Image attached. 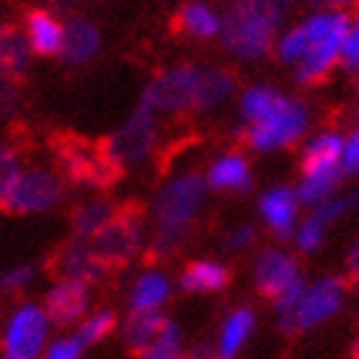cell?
I'll return each instance as SVG.
<instances>
[{"label": "cell", "mask_w": 359, "mask_h": 359, "mask_svg": "<svg viewBox=\"0 0 359 359\" xmlns=\"http://www.w3.org/2000/svg\"><path fill=\"white\" fill-rule=\"evenodd\" d=\"M287 8L275 0H229L221 13V44L236 60H262L275 49Z\"/></svg>", "instance_id": "cell-1"}, {"label": "cell", "mask_w": 359, "mask_h": 359, "mask_svg": "<svg viewBox=\"0 0 359 359\" xmlns=\"http://www.w3.org/2000/svg\"><path fill=\"white\" fill-rule=\"evenodd\" d=\"M300 26L308 36V52L295 65V77L300 85H316L341 62L352 15L341 11H313Z\"/></svg>", "instance_id": "cell-2"}, {"label": "cell", "mask_w": 359, "mask_h": 359, "mask_svg": "<svg viewBox=\"0 0 359 359\" xmlns=\"http://www.w3.org/2000/svg\"><path fill=\"white\" fill-rule=\"evenodd\" d=\"M308 126V111L306 105L298 103L295 97L277 95L262 118L249 123L247 128V144L257 151H272L290 147L303 136Z\"/></svg>", "instance_id": "cell-3"}, {"label": "cell", "mask_w": 359, "mask_h": 359, "mask_svg": "<svg viewBox=\"0 0 359 359\" xmlns=\"http://www.w3.org/2000/svg\"><path fill=\"white\" fill-rule=\"evenodd\" d=\"M100 147H103L108 162L118 172L144 162L157 147V113L139 103L134 116Z\"/></svg>", "instance_id": "cell-4"}, {"label": "cell", "mask_w": 359, "mask_h": 359, "mask_svg": "<svg viewBox=\"0 0 359 359\" xmlns=\"http://www.w3.org/2000/svg\"><path fill=\"white\" fill-rule=\"evenodd\" d=\"M205 185L208 182L201 175L190 172L180 175L170 185L162 187V193L157 195V205H154L159 229L187 236V229L193 226L205 201Z\"/></svg>", "instance_id": "cell-5"}, {"label": "cell", "mask_w": 359, "mask_h": 359, "mask_svg": "<svg viewBox=\"0 0 359 359\" xmlns=\"http://www.w3.org/2000/svg\"><path fill=\"white\" fill-rule=\"evenodd\" d=\"M144 239V213L139 205L116 208L113 218L97 236H93V252L100 257L105 267L126 264L134 259Z\"/></svg>", "instance_id": "cell-6"}, {"label": "cell", "mask_w": 359, "mask_h": 359, "mask_svg": "<svg viewBox=\"0 0 359 359\" xmlns=\"http://www.w3.org/2000/svg\"><path fill=\"white\" fill-rule=\"evenodd\" d=\"M201 72L203 67H195V65H180V67L159 72L144 90L142 105L151 108L154 113H170V116L195 111Z\"/></svg>", "instance_id": "cell-7"}, {"label": "cell", "mask_w": 359, "mask_h": 359, "mask_svg": "<svg viewBox=\"0 0 359 359\" xmlns=\"http://www.w3.org/2000/svg\"><path fill=\"white\" fill-rule=\"evenodd\" d=\"M62 182L46 170H18L0 193V208L8 213H39L57 205Z\"/></svg>", "instance_id": "cell-8"}, {"label": "cell", "mask_w": 359, "mask_h": 359, "mask_svg": "<svg viewBox=\"0 0 359 359\" xmlns=\"http://www.w3.org/2000/svg\"><path fill=\"white\" fill-rule=\"evenodd\" d=\"M346 298V280L344 277H323L316 285L306 287L298 308L290 318L287 331L298 329H313L318 323L329 321L331 316H337L344 306Z\"/></svg>", "instance_id": "cell-9"}, {"label": "cell", "mask_w": 359, "mask_h": 359, "mask_svg": "<svg viewBox=\"0 0 359 359\" xmlns=\"http://www.w3.org/2000/svg\"><path fill=\"white\" fill-rule=\"evenodd\" d=\"M49 316L39 306H21L11 316V321L3 334V346L8 357L15 359H34L46 344L49 334Z\"/></svg>", "instance_id": "cell-10"}, {"label": "cell", "mask_w": 359, "mask_h": 359, "mask_svg": "<svg viewBox=\"0 0 359 359\" xmlns=\"http://www.w3.org/2000/svg\"><path fill=\"white\" fill-rule=\"evenodd\" d=\"M62 167L75 182H93V185H108L118 170L108 162L103 147H88L80 142L62 144L60 149Z\"/></svg>", "instance_id": "cell-11"}, {"label": "cell", "mask_w": 359, "mask_h": 359, "mask_svg": "<svg viewBox=\"0 0 359 359\" xmlns=\"http://www.w3.org/2000/svg\"><path fill=\"white\" fill-rule=\"evenodd\" d=\"M90 306V285L80 280H67L62 277L46 295V316L57 326H69L75 321H83Z\"/></svg>", "instance_id": "cell-12"}, {"label": "cell", "mask_w": 359, "mask_h": 359, "mask_svg": "<svg viewBox=\"0 0 359 359\" xmlns=\"http://www.w3.org/2000/svg\"><path fill=\"white\" fill-rule=\"evenodd\" d=\"M255 275H257L259 290H262L264 295H269L272 300H275L287 285H292L298 277H303L298 269V262H295L287 252H280V249H267V252L259 257Z\"/></svg>", "instance_id": "cell-13"}, {"label": "cell", "mask_w": 359, "mask_h": 359, "mask_svg": "<svg viewBox=\"0 0 359 359\" xmlns=\"http://www.w3.org/2000/svg\"><path fill=\"white\" fill-rule=\"evenodd\" d=\"M31 52L39 57H60L65 46V23L52 13V11H31L26 15V29Z\"/></svg>", "instance_id": "cell-14"}, {"label": "cell", "mask_w": 359, "mask_h": 359, "mask_svg": "<svg viewBox=\"0 0 359 359\" xmlns=\"http://www.w3.org/2000/svg\"><path fill=\"white\" fill-rule=\"evenodd\" d=\"M100 49V31L90 18L72 15L65 23V46H62V60L67 65H85Z\"/></svg>", "instance_id": "cell-15"}, {"label": "cell", "mask_w": 359, "mask_h": 359, "mask_svg": "<svg viewBox=\"0 0 359 359\" xmlns=\"http://www.w3.org/2000/svg\"><path fill=\"white\" fill-rule=\"evenodd\" d=\"M298 193H292L287 187H275L262 195L259 210H262L264 221L280 239H287L295 231V221H298Z\"/></svg>", "instance_id": "cell-16"}, {"label": "cell", "mask_w": 359, "mask_h": 359, "mask_svg": "<svg viewBox=\"0 0 359 359\" xmlns=\"http://www.w3.org/2000/svg\"><path fill=\"white\" fill-rule=\"evenodd\" d=\"M344 136L337 131H323L303 151V175L316 172H344L341 170Z\"/></svg>", "instance_id": "cell-17"}, {"label": "cell", "mask_w": 359, "mask_h": 359, "mask_svg": "<svg viewBox=\"0 0 359 359\" xmlns=\"http://www.w3.org/2000/svg\"><path fill=\"white\" fill-rule=\"evenodd\" d=\"M177 29L182 34L201 41L218 39L221 34V13L210 6L208 0H187L177 13Z\"/></svg>", "instance_id": "cell-18"}, {"label": "cell", "mask_w": 359, "mask_h": 359, "mask_svg": "<svg viewBox=\"0 0 359 359\" xmlns=\"http://www.w3.org/2000/svg\"><path fill=\"white\" fill-rule=\"evenodd\" d=\"M57 269H60L62 277L67 280H80V283H95L105 275V264L100 262V257L93 252L90 244L77 241L72 247H67L57 259Z\"/></svg>", "instance_id": "cell-19"}, {"label": "cell", "mask_w": 359, "mask_h": 359, "mask_svg": "<svg viewBox=\"0 0 359 359\" xmlns=\"http://www.w3.org/2000/svg\"><path fill=\"white\" fill-rule=\"evenodd\" d=\"M31 52L29 39L23 31L15 26H0V72L8 77H21L31 67Z\"/></svg>", "instance_id": "cell-20"}, {"label": "cell", "mask_w": 359, "mask_h": 359, "mask_svg": "<svg viewBox=\"0 0 359 359\" xmlns=\"http://www.w3.org/2000/svg\"><path fill=\"white\" fill-rule=\"evenodd\" d=\"M205 182L210 187H216V190H249L252 172H249L247 159L241 157V154H224V157H218L210 165Z\"/></svg>", "instance_id": "cell-21"}, {"label": "cell", "mask_w": 359, "mask_h": 359, "mask_svg": "<svg viewBox=\"0 0 359 359\" xmlns=\"http://www.w3.org/2000/svg\"><path fill=\"white\" fill-rule=\"evenodd\" d=\"M165 321L167 318H162L157 311H131L128 321L123 323V341L131 352L142 354L159 337Z\"/></svg>", "instance_id": "cell-22"}, {"label": "cell", "mask_w": 359, "mask_h": 359, "mask_svg": "<svg viewBox=\"0 0 359 359\" xmlns=\"http://www.w3.org/2000/svg\"><path fill=\"white\" fill-rule=\"evenodd\" d=\"M229 280H231V275H229V269L224 264L203 259V262L187 264L182 277H180V285L187 292H216L221 287H226Z\"/></svg>", "instance_id": "cell-23"}, {"label": "cell", "mask_w": 359, "mask_h": 359, "mask_svg": "<svg viewBox=\"0 0 359 359\" xmlns=\"http://www.w3.org/2000/svg\"><path fill=\"white\" fill-rule=\"evenodd\" d=\"M236 90V80L231 72L218 67H203L201 72V88H198V105L195 111H210L231 97V93Z\"/></svg>", "instance_id": "cell-24"}, {"label": "cell", "mask_w": 359, "mask_h": 359, "mask_svg": "<svg viewBox=\"0 0 359 359\" xmlns=\"http://www.w3.org/2000/svg\"><path fill=\"white\" fill-rule=\"evenodd\" d=\"M170 298V280L162 272H147L131 290V311H159Z\"/></svg>", "instance_id": "cell-25"}, {"label": "cell", "mask_w": 359, "mask_h": 359, "mask_svg": "<svg viewBox=\"0 0 359 359\" xmlns=\"http://www.w3.org/2000/svg\"><path fill=\"white\" fill-rule=\"evenodd\" d=\"M252 329H255V313L247 311V308L233 311V313L226 318L224 329H221V337H218V357L231 359L241 346L247 344Z\"/></svg>", "instance_id": "cell-26"}, {"label": "cell", "mask_w": 359, "mask_h": 359, "mask_svg": "<svg viewBox=\"0 0 359 359\" xmlns=\"http://www.w3.org/2000/svg\"><path fill=\"white\" fill-rule=\"evenodd\" d=\"M116 208H113L111 203H103V201H93V203H85L80 208L75 210V231L80 239H93L97 233L103 231L105 224L113 218Z\"/></svg>", "instance_id": "cell-27"}, {"label": "cell", "mask_w": 359, "mask_h": 359, "mask_svg": "<svg viewBox=\"0 0 359 359\" xmlns=\"http://www.w3.org/2000/svg\"><path fill=\"white\" fill-rule=\"evenodd\" d=\"M344 172H316V175H303V182L298 187V201L308 203V205H318L321 201L331 198V193L339 187Z\"/></svg>", "instance_id": "cell-28"}, {"label": "cell", "mask_w": 359, "mask_h": 359, "mask_svg": "<svg viewBox=\"0 0 359 359\" xmlns=\"http://www.w3.org/2000/svg\"><path fill=\"white\" fill-rule=\"evenodd\" d=\"M142 359H182V334L172 321H165L159 337L142 352Z\"/></svg>", "instance_id": "cell-29"}, {"label": "cell", "mask_w": 359, "mask_h": 359, "mask_svg": "<svg viewBox=\"0 0 359 359\" xmlns=\"http://www.w3.org/2000/svg\"><path fill=\"white\" fill-rule=\"evenodd\" d=\"M308 52V36L303 26H292V29L283 31V34H277V41H275V54L277 60L287 62V65H298Z\"/></svg>", "instance_id": "cell-30"}, {"label": "cell", "mask_w": 359, "mask_h": 359, "mask_svg": "<svg viewBox=\"0 0 359 359\" xmlns=\"http://www.w3.org/2000/svg\"><path fill=\"white\" fill-rule=\"evenodd\" d=\"M277 90L267 88V85H255V88H249L244 95H241V116L252 123V121L262 118L264 113L272 108V103L277 100Z\"/></svg>", "instance_id": "cell-31"}, {"label": "cell", "mask_w": 359, "mask_h": 359, "mask_svg": "<svg viewBox=\"0 0 359 359\" xmlns=\"http://www.w3.org/2000/svg\"><path fill=\"white\" fill-rule=\"evenodd\" d=\"M113 329H116V316H113V311H97V313L83 318L80 331H77V339H80L83 346L97 344V341H103Z\"/></svg>", "instance_id": "cell-32"}, {"label": "cell", "mask_w": 359, "mask_h": 359, "mask_svg": "<svg viewBox=\"0 0 359 359\" xmlns=\"http://www.w3.org/2000/svg\"><path fill=\"white\" fill-rule=\"evenodd\" d=\"M323 231H326V224H323L318 216H308L300 229L295 231V241H298V247L303 252H313V249L321 247L323 241Z\"/></svg>", "instance_id": "cell-33"}, {"label": "cell", "mask_w": 359, "mask_h": 359, "mask_svg": "<svg viewBox=\"0 0 359 359\" xmlns=\"http://www.w3.org/2000/svg\"><path fill=\"white\" fill-rule=\"evenodd\" d=\"M18 108V93H15V80L0 72V118H11Z\"/></svg>", "instance_id": "cell-34"}, {"label": "cell", "mask_w": 359, "mask_h": 359, "mask_svg": "<svg viewBox=\"0 0 359 359\" xmlns=\"http://www.w3.org/2000/svg\"><path fill=\"white\" fill-rule=\"evenodd\" d=\"M34 275H36V269L34 267H15L11 272L3 275L0 280V287L6 292H15V290H23V287H29L34 283Z\"/></svg>", "instance_id": "cell-35"}, {"label": "cell", "mask_w": 359, "mask_h": 359, "mask_svg": "<svg viewBox=\"0 0 359 359\" xmlns=\"http://www.w3.org/2000/svg\"><path fill=\"white\" fill-rule=\"evenodd\" d=\"M341 62L352 69L359 67V15L352 18V26H349V34H346L344 49H341Z\"/></svg>", "instance_id": "cell-36"}, {"label": "cell", "mask_w": 359, "mask_h": 359, "mask_svg": "<svg viewBox=\"0 0 359 359\" xmlns=\"http://www.w3.org/2000/svg\"><path fill=\"white\" fill-rule=\"evenodd\" d=\"M83 354V344H80V339L72 337V339H60V341H54L49 349H46V357L44 359H80Z\"/></svg>", "instance_id": "cell-37"}, {"label": "cell", "mask_w": 359, "mask_h": 359, "mask_svg": "<svg viewBox=\"0 0 359 359\" xmlns=\"http://www.w3.org/2000/svg\"><path fill=\"white\" fill-rule=\"evenodd\" d=\"M346 208H349V198H326V201H321L316 205L313 216L321 218L323 224H331V221H337Z\"/></svg>", "instance_id": "cell-38"}, {"label": "cell", "mask_w": 359, "mask_h": 359, "mask_svg": "<svg viewBox=\"0 0 359 359\" xmlns=\"http://www.w3.org/2000/svg\"><path fill=\"white\" fill-rule=\"evenodd\" d=\"M341 170H344L346 175H359V131H354L349 139H344Z\"/></svg>", "instance_id": "cell-39"}, {"label": "cell", "mask_w": 359, "mask_h": 359, "mask_svg": "<svg viewBox=\"0 0 359 359\" xmlns=\"http://www.w3.org/2000/svg\"><path fill=\"white\" fill-rule=\"evenodd\" d=\"M18 154L8 147H0V193L8 187V182L13 180V175L18 172Z\"/></svg>", "instance_id": "cell-40"}, {"label": "cell", "mask_w": 359, "mask_h": 359, "mask_svg": "<svg viewBox=\"0 0 359 359\" xmlns=\"http://www.w3.org/2000/svg\"><path fill=\"white\" fill-rule=\"evenodd\" d=\"M316 11H341V13H349L359 6V0H308Z\"/></svg>", "instance_id": "cell-41"}, {"label": "cell", "mask_w": 359, "mask_h": 359, "mask_svg": "<svg viewBox=\"0 0 359 359\" xmlns=\"http://www.w3.org/2000/svg\"><path fill=\"white\" fill-rule=\"evenodd\" d=\"M229 247L231 249H241V247H249L252 241H255V229L252 226H239V229H233L229 233Z\"/></svg>", "instance_id": "cell-42"}, {"label": "cell", "mask_w": 359, "mask_h": 359, "mask_svg": "<svg viewBox=\"0 0 359 359\" xmlns=\"http://www.w3.org/2000/svg\"><path fill=\"white\" fill-rule=\"evenodd\" d=\"M346 267H349V280L354 285H359V239L349 249V257H346Z\"/></svg>", "instance_id": "cell-43"}, {"label": "cell", "mask_w": 359, "mask_h": 359, "mask_svg": "<svg viewBox=\"0 0 359 359\" xmlns=\"http://www.w3.org/2000/svg\"><path fill=\"white\" fill-rule=\"evenodd\" d=\"M182 359H213V357H210V352H205V349H195V352H190Z\"/></svg>", "instance_id": "cell-44"}, {"label": "cell", "mask_w": 359, "mask_h": 359, "mask_svg": "<svg viewBox=\"0 0 359 359\" xmlns=\"http://www.w3.org/2000/svg\"><path fill=\"white\" fill-rule=\"evenodd\" d=\"M213 359H226V357H213Z\"/></svg>", "instance_id": "cell-45"}, {"label": "cell", "mask_w": 359, "mask_h": 359, "mask_svg": "<svg viewBox=\"0 0 359 359\" xmlns=\"http://www.w3.org/2000/svg\"><path fill=\"white\" fill-rule=\"evenodd\" d=\"M6 359H15V357H6Z\"/></svg>", "instance_id": "cell-46"}, {"label": "cell", "mask_w": 359, "mask_h": 359, "mask_svg": "<svg viewBox=\"0 0 359 359\" xmlns=\"http://www.w3.org/2000/svg\"><path fill=\"white\" fill-rule=\"evenodd\" d=\"M357 75H359V67H357Z\"/></svg>", "instance_id": "cell-47"}]
</instances>
